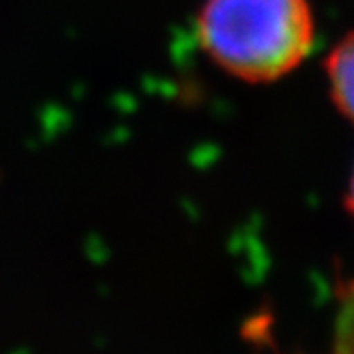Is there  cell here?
Returning <instances> with one entry per match:
<instances>
[{"label":"cell","instance_id":"6da1fadb","mask_svg":"<svg viewBox=\"0 0 354 354\" xmlns=\"http://www.w3.org/2000/svg\"><path fill=\"white\" fill-rule=\"evenodd\" d=\"M194 26L207 58L250 84L282 80L316 37L310 0H203Z\"/></svg>","mask_w":354,"mask_h":354},{"label":"cell","instance_id":"3957f363","mask_svg":"<svg viewBox=\"0 0 354 354\" xmlns=\"http://www.w3.org/2000/svg\"><path fill=\"white\" fill-rule=\"evenodd\" d=\"M346 207L350 212V216L354 218V171L350 175V184H348V194H346Z\"/></svg>","mask_w":354,"mask_h":354},{"label":"cell","instance_id":"7a4b0ae2","mask_svg":"<svg viewBox=\"0 0 354 354\" xmlns=\"http://www.w3.org/2000/svg\"><path fill=\"white\" fill-rule=\"evenodd\" d=\"M326 80L335 107L354 124V32L331 49L326 58Z\"/></svg>","mask_w":354,"mask_h":354}]
</instances>
